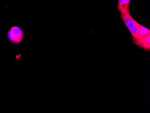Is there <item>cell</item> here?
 <instances>
[{"label":"cell","mask_w":150,"mask_h":113,"mask_svg":"<svg viewBox=\"0 0 150 113\" xmlns=\"http://www.w3.org/2000/svg\"><path fill=\"white\" fill-rule=\"evenodd\" d=\"M130 0H118L117 10L122 14H126L129 11V6Z\"/></svg>","instance_id":"cell-4"},{"label":"cell","mask_w":150,"mask_h":113,"mask_svg":"<svg viewBox=\"0 0 150 113\" xmlns=\"http://www.w3.org/2000/svg\"><path fill=\"white\" fill-rule=\"evenodd\" d=\"M137 24L138 26V33L136 40L139 39L147 35H150V30L149 28H146L138 22Z\"/></svg>","instance_id":"cell-5"},{"label":"cell","mask_w":150,"mask_h":113,"mask_svg":"<svg viewBox=\"0 0 150 113\" xmlns=\"http://www.w3.org/2000/svg\"><path fill=\"white\" fill-rule=\"evenodd\" d=\"M133 42L134 44L141 48L142 49L146 51H150V35H147L139 39L134 40Z\"/></svg>","instance_id":"cell-3"},{"label":"cell","mask_w":150,"mask_h":113,"mask_svg":"<svg viewBox=\"0 0 150 113\" xmlns=\"http://www.w3.org/2000/svg\"><path fill=\"white\" fill-rule=\"evenodd\" d=\"M120 18L130 32L133 40H136L138 33V22L133 18L129 11L126 14H120Z\"/></svg>","instance_id":"cell-1"},{"label":"cell","mask_w":150,"mask_h":113,"mask_svg":"<svg viewBox=\"0 0 150 113\" xmlns=\"http://www.w3.org/2000/svg\"><path fill=\"white\" fill-rule=\"evenodd\" d=\"M24 37L23 30L17 25L11 27L7 33V38L8 41L14 44L21 43L23 41Z\"/></svg>","instance_id":"cell-2"}]
</instances>
